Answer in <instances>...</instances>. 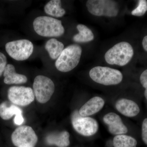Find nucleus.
Masks as SVG:
<instances>
[{
  "instance_id": "1",
  "label": "nucleus",
  "mask_w": 147,
  "mask_h": 147,
  "mask_svg": "<svg viewBox=\"0 0 147 147\" xmlns=\"http://www.w3.org/2000/svg\"><path fill=\"white\" fill-rule=\"evenodd\" d=\"M36 32L40 36L56 37L62 36L64 28L61 20L47 16L37 17L33 23Z\"/></svg>"
},
{
  "instance_id": "2",
  "label": "nucleus",
  "mask_w": 147,
  "mask_h": 147,
  "mask_svg": "<svg viewBox=\"0 0 147 147\" xmlns=\"http://www.w3.org/2000/svg\"><path fill=\"white\" fill-rule=\"evenodd\" d=\"M82 53V47L78 44H72L64 49L55 62V65L59 71L68 72L79 64Z\"/></svg>"
},
{
  "instance_id": "3",
  "label": "nucleus",
  "mask_w": 147,
  "mask_h": 147,
  "mask_svg": "<svg viewBox=\"0 0 147 147\" xmlns=\"http://www.w3.org/2000/svg\"><path fill=\"white\" fill-rule=\"evenodd\" d=\"M134 55V50L128 42L123 41L117 43L106 52L105 59L107 63L120 66L126 65Z\"/></svg>"
},
{
  "instance_id": "4",
  "label": "nucleus",
  "mask_w": 147,
  "mask_h": 147,
  "mask_svg": "<svg viewBox=\"0 0 147 147\" xmlns=\"http://www.w3.org/2000/svg\"><path fill=\"white\" fill-rule=\"evenodd\" d=\"M89 76L94 82L105 86L117 85L123 78L120 71L107 67H95L90 70Z\"/></svg>"
},
{
  "instance_id": "5",
  "label": "nucleus",
  "mask_w": 147,
  "mask_h": 147,
  "mask_svg": "<svg viewBox=\"0 0 147 147\" xmlns=\"http://www.w3.org/2000/svg\"><path fill=\"white\" fill-rule=\"evenodd\" d=\"M71 122L75 131L85 137L93 136L98 131V124L97 121L91 117L80 115L78 110H75L72 113Z\"/></svg>"
},
{
  "instance_id": "6",
  "label": "nucleus",
  "mask_w": 147,
  "mask_h": 147,
  "mask_svg": "<svg viewBox=\"0 0 147 147\" xmlns=\"http://www.w3.org/2000/svg\"><path fill=\"white\" fill-rule=\"evenodd\" d=\"M86 5L89 12L96 16L115 17L119 12L117 3L112 0H89Z\"/></svg>"
},
{
  "instance_id": "7",
  "label": "nucleus",
  "mask_w": 147,
  "mask_h": 147,
  "mask_svg": "<svg viewBox=\"0 0 147 147\" xmlns=\"http://www.w3.org/2000/svg\"><path fill=\"white\" fill-rule=\"evenodd\" d=\"M33 90L37 100L43 104L48 102L54 94L55 84L47 76L38 75L34 79Z\"/></svg>"
},
{
  "instance_id": "8",
  "label": "nucleus",
  "mask_w": 147,
  "mask_h": 147,
  "mask_svg": "<svg viewBox=\"0 0 147 147\" xmlns=\"http://www.w3.org/2000/svg\"><path fill=\"white\" fill-rule=\"evenodd\" d=\"M5 47L7 53L11 57L18 61L28 59L34 50L33 44L27 39L10 41L6 44Z\"/></svg>"
},
{
  "instance_id": "9",
  "label": "nucleus",
  "mask_w": 147,
  "mask_h": 147,
  "mask_svg": "<svg viewBox=\"0 0 147 147\" xmlns=\"http://www.w3.org/2000/svg\"><path fill=\"white\" fill-rule=\"evenodd\" d=\"M11 141L17 147H34L38 142V137L30 126L18 127L11 134Z\"/></svg>"
},
{
  "instance_id": "10",
  "label": "nucleus",
  "mask_w": 147,
  "mask_h": 147,
  "mask_svg": "<svg viewBox=\"0 0 147 147\" xmlns=\"http://www.w3.org/2000/svg\"><path fill=\"white\" fill-rule=\"evenodd\" d=\"M9 100L15 105L26 106L34 100L33 90L30 87L16 86L10 87L8 90Z\"/></svg>"
},
{
  "instance_id": "11",
  "label": "nucleus",
  "mask_w": 147,
  "mask_h": 147,
  "mask_svg": "<svg viewBox=\"0 0 147 147\" xmlns=\"http://www.w3.org/2000/svg\"><path fill=\"white\" fill-rule=\"evenodd\" d=\"M21 108L7 101H4L0 104V117L4 120L10 119L15 115L14 122L16 125H21L24 119Z\"/></svg>"
},
{
  "instance_id": "12",
  "label": "nucleus",
  "mask_w": 147,
  "mask_h": 147,
  "mask_svg": "<svg viewBox=\"0 0 147 147\" xmlns=\"http://www.w3.org/2000/svg\"><path fill=\"white\" fill-rule=\"evenodd\" d=\"M103 121L108 126V131L111 134L120 135L128 132V129L123 122L121 117L115 113L106 114L103 117Z\"/></svg>"
},
{
  "instance_id": "13",
  "label": "nucleus",
  "mask_w": 147,
  "mask_h": 147,
  "mask_svg": "<svg viewBox=\"0 0 147 147\" xmlns=\"http://www.w3.org/2000/svg\"><path fill=\"white\" fill-rule=\"evenodd\" d=\"M115 108L119 113L128 117H133L137 115L140 110L136 102L125 98H120L117 100Z\"/></svg>"
},
{
  "instance_id": "14",
  "label": "nucleus",
  "mask_w": 147,
  "mask_h": 147,
  "mask_svg": "<svg viewBox=\"0 0 147 147\" xmlns=\"http://www.w3.org/2000/svg\"><path fill=\"white\" fill-rule=\"evenodd\" d=\"M105 102L104 99L99 96L92 98L81 107L79 111V114L83 117L94 115L101 110Z\"/></svg>"
},
{
  "instance_id": "15",
  "label": "nucleus",
  "mask_w": 147,
  "mask_h": 147,
  "mask_svg": "<svg viewBox=\"0 0 147 147\" xmlns=\"http://www.w3.org/2000/svg\"><path fill=\"white\" fill-rule=\"evenodd\" d=\"M3 74L4 82L7 85L24 84L28 81L26 76L16 73L14 66L11 64L7 65Z\"/></svg>"
},
{
  "instance_id": "16",
  "label": "nucleus",
  "mask_w": 147,
  "mask_h": 147,
  "mask_svg": "<svg viewBox=\"0 0 147 147\" xmlns=\"http://www.w3.org/2000/svg\"><path fill=\"white\" fill-rule=\"evenodd\" d=\"M45 141L48 145H56L58 147H67L70 144L69 134L66 131L52 133L46 137Z\"/></svg>"
},
{
  "instance_id": "17",
  "label": "nucleus",
  "mask_w": 147,
  "mask_h": 147,
  "mask_svg": "<svg viewBox=\"0 0 147 147\" xmlns=\"http://www.w3.org/2000/svg\"><path fill=\"white\" fill-rule=\"evenodd\" d=\"M62 42L55 38L47 40L45 44V49L52 59H57L64 50Z\"/></svg>"
},
{
  "instance_id": "18",
  "label": "nucleus",
  "mask_w": 147,
  "mask_h": 147,
  "mask_svg": "<svg viewBox=\"0 0 147 147\" xmlns=\"http://www.w3.org/2000/svg\"><path fill=\"white\" fill-rule=\"evenodd\" d=\"M79 33L74 36L73 40L74 42L84 43L92 41L94 39L92 32L88 27L83 24H79L76 26Z\"/></svg>"
},
{
  "instance_id": "19",
  "label": "nucleus",
  "mask_w": 147,
  "mask_h": 147,
  "mask_svg": "<svg viewBox=\"0 0 147 147\" xmlns=\"http://www.w3.org/2000/svg\"><path fill=\"white\" fill-rule=\"evenodd\" d=\"M61 1L60 0H51L44 7L45 13L55 17H61L66 13L65 10L61 7Z\"/></svg>"
},
{
  "instance_id": "20",
  "label": "nucleus",
  "mask_w": 147,
  "mask_h": 147,
  "mask_svg": "<svg viewBox=\"0 0 147 147\" xmlns=\"http://www.w3.org/2000/svg\"><path fill=\"white\" fill-rule=\"evenodd\" d=\"M137 144L134 138L125 134L116 135L113 138L114 147H137Z\"/></svg>"
},
{
  "instance_id": "21",
  "label": "nucleus",
  "mask_w": 147,
  "mask_h": 147,
  "mask_svg": "<svg viewBox=\"0 0 147 147\" xmlns=\"http://www.w3.org/2000/svg\"><path fill=\"white\" fill-rule=\"evenodd\" d=\"M147 11V1L140 0L138 1V5L132 11L131 13L133 16H141L144 15Z\"/></svg>"
},
{
  "instance_id": "22",
  "label": "nucleus",
  "mask_w": 147,
  "mask_h": 147,
  "mask_svg": "<svg viewBox=\"0 0 147 147\" xmlns=\"http://www.w3.org/2000/svg\"><path fill=\"white\" fill-rule=\"evenodd\" d=\"M7 63V58L3 53L0 52V77L3 73Z\"/></svg>"
},
{
  "instance_id": "23",
  "label": "nucleus",
  "mask_w": 147,
  "mask_h": 147,
  "mask_svg": "<svg viewBox=\"0 0 147 147\" xmlns=\"http://www.w3.org/2000/svg\"><path fill=\"white\" fill-rule=\"evenodd\" d=\"M142 138L144 143L147 145V118L144 120L142 123Z\"/></svg>"
},
{
  "instance_id": "24",
  "label": "nucleus",
  "mask_w": 147,
  "mask_h": 147,
  "mask_svg": "<svg viewBox=\"0 0 147 147\" xmlns=\"http://www.w3.org/2000/svg\"><path fill=\"white\" fill-rule=\"evenodd\" d=\"M140 81L142 86L147 90V69L143 71L140 77Z\"/></svg>"
},
{
  "instance_id": "25",
  "label": "nucleus",
  "mask_w": 147,
  "mask_h": 147,
  "mask_svg": "<svg viewBox=\"0 0 147 147\" xmlns=\"http://www.w3.org/2000/svg\"><path fill=\"white\" fill-rule=\"evenodd\" d=\"M142 45L145 51L147 52V35L145 36L143 38Z\"/></svg>"
},
{
  "instance_id": "26",
  "label": "nucleus",
  "mask_w": 147,
  "mask_h": 147,
  "mask_svg": "<svg viewBox=\"0 0 147 147\" xmlns=\"http://www.w3.org/2000/svg\"><path fill=\"white\" fill-rule=\"evenodd\" d=\"M144 95L146 99L147 100V90H145L144 92Z\"/></svg>"
}]
</instances>
